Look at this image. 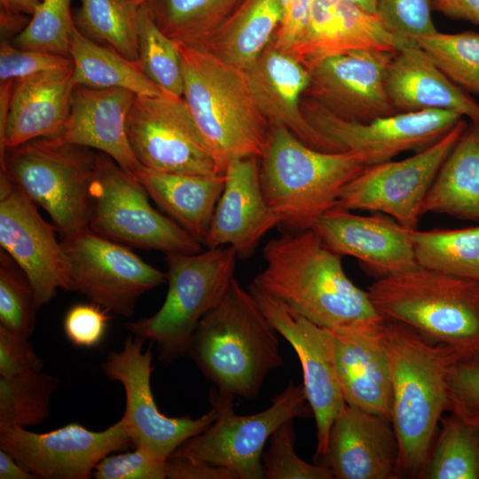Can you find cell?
Here are the masks:
<instances>
[{"label": "cell", "mask_w": 479, "mask_h": 479, "mask_svg": "<svg viewBox=\"0 0 479 479\" xmlns=\"http://www.w3.org/2000/svg\"><path fill=\"white\" fill-rule=\"evenodd\" d=\"M130 443L122 419L102 431L75 422L45 433L20 427L0 429V448L43 479H89L101 459Z\"/></svg>", "instance_id": "e0dca14e"}, {"label": "cell", "mask_w": 479, "mask_h": 479, "mask_svg": "<svg viewBox=\"0 0 479 479\" xmlns=\"http://www.w3.org/2000/svg\"><path fill=\"white\" fill-rule=\"evenodd\" d=\"M467 125L462 118L427 149L402 161L367 166L346 185L334 208L381 213L408 230L417 229L424 200Z\"/></svg>", "instance_id": "7c38bea8"}, {"label": "cell", "mask_w": 479, "mask_h": 479, "mask_svg": "<svg viewBox=\"0 0 479 479\" xmlns=\"http://www.w3.org/2000/svg\"><path fill=\"white\" fill-rule=\"evenodd\" d=\"M224 173V190L204 245L208 248L231 247L238 257L245 258L280 220L264 198L258 157L232 160Z\"/></svg>", "instance_id": "7402d4cb"}, {"label": "cell", "mask_w": 479, "mask_h": 479, "mask_svg": "<svg viewBox=\"0 0 479 479\" xmlns=\"http://www.w3.org/2000/svg\"><path fill=\"white\" fill-rule=\"evenodd\" d=\"M311 2L291 0L271 42L276 49L289 53L299 43L309 26Z\"/></svg>", "instance_id": "681fc988"}, {"label": "cell", "mask_w": 479, "mask_h": 479, "mask_svg": "<svg viewBox=\"0 0 479 479\" xmlns=\"http://www.w3.org/2000/svg\"><path fill=\"white\" fill-rule=\"evenodd\" d=\"M137 53L145 75L162 91L184 95V74L177 43L152 19L145 4L139 5L137 22Z\"/></svg>", "instance_id": "74e56055"}, {"label": "cell", "mask_w": 479, "mask_h": 479, "mask_svg": "<svg viewBox=\"0 0 479 479\" xmlns=\"http://www.w3.org/2000/svg\"><path fill=\"white\" fill-rule=\"evenodd\" d=\"M420 268L479 281V226L411 230Z\"/></svg>", "instance_id": "836d02e7"}, {"label": "cell", "mask_w": 479, "mask_h": 479, "mask_svg": "<svg viewBox=\"0 0 479 479\" xmlns=\"http://www.w3.org/2000/svg\"><path fill=\"white\" fill-rule=\"evenodd\" d=\"M41 0H0V9L32 16Z\"/></svg>", "instance_id": "11a10c76"}, {"label": "cell", "mask_w": 479, "mask_h": 479, "mask_svg": "<svg viewBox=\"0 0 479 479\" xmlns=\"http://www.w3.org/2000/svg\"><path fill=\"white\" fill-rule=\"evenodd\" d=\"M126 128L143 167L178 174L219 173L183 97L136 95Z\"/></svg>", "instance_id": "5bb4252c"}, {"label": "cell", "mask_w": 479, "mask_h": 479, "mask_svg": "<svg viewBox=\"0 0 479 479\" xmlns=\"http://www.w3.org/2000/svg\"><path fill=\"white\" fill-rule=\"evenodd\" d=\"M404 40L389 34L375 14L343 0H312L308 28L287 54L307 70L321 60L351 51L395 52Z\"/></svg>", "instance_id": "cb8c5ba5"}, {"label": "cell", "mask_w": 479, "mask_h": 479, "mask_svg": "<svg viewBox=\"0 0 479 479\" xmlns=\"http://www.w3.org/2000/svg\"><path fill=\"white\" fill-rule=\"evenodd\" d=\"M183 98L219 173L235 159L263 154L271 125L260 111L244 70L211 52L176 42Z\"/></svg>", "instance_id": "277c9868"}, {"label": "cell", "mask_w": 479, "mask_h": 479, "mask_svg": "<svg viewBox=\"0 0 479 479\" xmlns=\"http://www.w3.org/2000/svg\"><path fill=\"white\" fill-rule=\"evenodd\" d=\"M331 330L346 404L391 420V372L381 329L377 332Z\"/></svg>", "instance_id": "4316f807"}, {"label": "cell", "mask_w": 479, "mask_h": 479, "mask_svg": "<svg viewBox=\"0 0 479 479\" xmlns=\"http://www.w3.org/2000/svg\"><path fill=\"white\" fill-rule=\"evenodd\" d=\"M33 287L23 271L3 250L0 252V326L29 338L35 330Z\"/></svg>", "instance_id": "60d3db41"}, {"label": "cell", "mask_w": 479, "mask_h": 479, "mask_svg": "<svg viewBox=\"0 0 479 479\" xmlns=\"http://www.w3.org/2000/svg\"><path fill=\"white\" fill-rule=\"evenodd\" d=\"M166 478L169 479H237L229 469L208 461L171 455L166 460Z\"/></svg>", "instance_id": "f907efd6"}, {"label": "cell", "mask_w": 479, "mask_h": 479, "mask_svg": "<svg viewBox=\"0 0 479 479\" xmlns=\"http://www.w3.org/2000/svg\"><path fill=\"white\" fill-rule=\"evenodd\" d=\"M55 231L14 185L0 194L1 249L27 277L37 309L50 302L58 289L72 290L69 260Z\"/></svg>", "instance_id": "ac0fdd59"}, {"label": "cell", "mask_w": 479, "mask_h": 479, "mask_svg": "<svg viewBox=\"0 0 479 479\" xmlns=\"http://www.w3.org/2000/svg\"><path fill=\"white\" fill-rule=\"evenodd\" d=\"M89 228L123 245L169 254H194L202 244L156 210L137 179L98 152Z\"/></svg>", "instance_id": "9c48e42d"}, {"label": "cell", "mask_w": 479, "mask_h": 479, "mask_svg": "<svg viewBox=\"0 0 479 479\" xmlns=\"http://www.w3.org/2000/svg\"><path fill=\"white\" fill-rule=\"evenodd\" d=\"M216 390L222 401L217 418L172 455L196 458L227 468L237 479L264 478L263 450L272 433L289 420L312 414L303 385L289 381L267 409L245 416L235 414V397Z\"/></svg>", "instance_id": "30bf717a"}, {"label": "cell", "mask_w": 479, "mask_h": 479, "mask_svg": "<svg viewBox=\"0 0 479 479\" xmlns=\"http://www.w3.org/2000/svg\"><path fill=\"white\" fill-rule=\"evenodd\" d=\"M245 0H145L152 19L170 39L202 48Z\"/></svg>", "instance_id": "d6a6232c"}, {"label": "cell", "mask_w": 479, "mask_h": 479, "mask_svg": "<svg viewBox=\"0 0 479 479\" xmlns=\"http://www.w3.org/2000/svg\"><path fill=\"white\" fill-rule=\"evenodd\" d=\"M108 312L92 302L73 305L63 319L66 337L78 348L91 349L98 346L106 335L111 318Z\"/></svg>", "instance_id": "bcb514c9"}, {"label": "cell", "mask_w": 479, "mask_h": 479, "mask_svg": "<svg viewBox=\"0 0 479 479\" xmlns=\"http://www.w3.org/2000/svg\"><path fill=\"white\" fill-rule=\"evenodd\" d=\"M33 472L20 464L12 454L0 448V479H36Z\"/></svg>", "instance_id": "db71d44e"}, {"label": "cell", "mask_w": 479, "mask_h": 479, "mask_svg": "<svg viewBox=\"0 0 479 479\" xmlns=\"http://www.w3.org/2000/svg\"><path fill=\"white\" fill-rule=\"evenodd\" d=\"M138 7L129 0H81V5L72 12L73 20L85 37L137 61Z\"/></svg>", "instance_id": "e575fe53"}, {"label": "cell", "mask_w": 479, "mask_h": 479, "mask_svg": "<svg viewBox=\"0 0 479 479\" xmlns=\"http://www.w3.org/2000/svg\"><path fill=\"white\" fill-rule=\"evenodd\" d=\"M28 339L0 326V376L42 370L43 360Z\"/></svg>", "instance_id": "c3c4849f"}, {"label": "cell", "mask_w": 479, "mask_h": 479, "mask_svg": "<svg viewBox=\"0 0 479 479\" xmlns=\"http://www.w3.org/2000/svg\"><path fill=\"white\" fill-rule=\"evenodd\" d=\"M398 459L391 420L346 404L332 424L326 454L316 463L336 479H398Z\"/></svg>", "instance_id": "44dd1931"}, {"label": "cell", "mask_w": 479, "mask_h": 479, "mask_svg": "<svg viewBox=\"0 0 479 479\" xmlns=\"http://www.w3.org/2000/svg\"><path fill=\"white\" fill-rule=\"evenodd\" d=\"M129 1L134 3V4H137V5H141L145 2V0H129Z\"/></svg>", "instance_id": "6f0895ef"}, {"label": "cell", "mask_w": 479, "mask_h": 479, "mask_svg": "<svg viewBox=\"0 0 479 479\" xmlns=\"http://www.w3.org/2000/svg\"><path fill=\"white\" fill-rule=\"evenodd\" d=\"M245 72L255 100L271 126L285 127L314 149L338 153L302 113L301 97L310 78L298 60L271 43Z\"/></svg>", "instance_id": "d4e9b609"}, {"label": "cell", "mask_w": 479, "mask_h": 479, "mask_svg": "<svg viewBox=\"0 0 479 479\" xmlns=\"http://www.w3.org/2000/svg\"><path fill=\"white\" fill-rule=\"evenodd\" d=\"M237 258L231 247L166 255L168 292L161 307L151 317L127 322V329L155 344L163 365L187 355L200 321L221 302L234 279Z\"/></svg>", "instance_id": "52a82bcc"}, {"label": "cell", "mask_w": 479, "mask_h": 479, "mask_svg": "<svg viewBox=\"0 0 479 479\" xmlns=\"http://www.w3.org/2000/svg\"><path fill=\"white\" fill-rule=\"evenodd\" d=\"M302 110L336 152L357 153L366 167L391 161L403 152L427 149L463 118L456 111L433 109L398 113L361 123L334 114L312 98L302 101Z\"/></svg>", "instance_id": "4fadbf2b"}, {"label": "cell", "mask_w": 479, "mask_h": 479, "mask_svg": "<svg viewBox=\"0 0 479 479\" xmlns=\"http://www.w3.org/2000/svg\"><path fill=\"white\" fill-rule=\"evenodd\" d=\"M259 160L266 202L280 224L294 232L311 229L366 168L357 153L314 149L282 126H271Z\"/></svg>", "instance_id": "5b68a950"}, {"label": "cell", "mask_w": 479, "mask_h": 479, "mask_svg": "<svg viewBox=\"0 0 479 479\" xmlns=\"http://www.w3.org/2000/svg\"><path fill=\"white\" fill-rule=\"evenodd\" d=\"M59 385V378L41 371L0 376V429L42 423Z\"/></svg>", "instance_id": "8d00e7d4"}, {"label": "cell", "mask_w": 479, "mask_h": 479, "mask_svg": "<svg viewBox=\"0 0 479 479\" xmlns=\"http://www.w3.org/2000/svg\"><path fill=\"white\" fill-rule=\"evenodd\" d=\"M415 42L453 83L479 96V33L437 32Z\"/></svg>", "instance_id": "f35d334b"}, {"label": "cell", "mask_w": 479, "mask_h": 479, "mask_svg": "<svg viewBox=\"0 0 479 479\" xmlns=\"http://www.w3.org/2000/svg\"><path fill=\"white\" fill-rule=\"evenodd\" d=\"M265 266L250 283L329 329L377 332L385 319L367 291L346 275L342 255L312 230L285 233L263 247Z\"/></svg>", "instance_id": "6da1fadb"}, {"label": "cell", "mask_w": 479, "mask_h": 479, "mask_svg": "<svg viewBox=\"0 0 479 479\" xmlns=\"http://www.w3.org/2000/svg\"><path fill=\"white\" fill-rule=\"evenodd\" d=\"M282 17L278 0H245L201 49L246 71L271 44Z\"/></svg>", "instance_id": "4dcf8cb0"}, {"label": "cell", "mask_w": 479, "mask_h": 479, "mask_svg": "<svg viewBox=\"0 0 479 479\" xmlns=\"http://www.w3.org/2000/svg\"><path fill=\"white\" fill-rule=\"evenodd\" d=\"M169 218L202 245L224 190V173L190 175L141 167L135 177Z\"/></svg>", "instance_id": "f1b7e54d"}, {"label": "cell", "mask_w": 479, "mask_h": 479, "mask_svg": "<svg viewBox=\"0 0 479 479\" xmlns=\"http://www.w3.org/2000/svg\"><path fill=\"white\" fill-rule=\"evenodd\" d=\"M367 293L385 320L479 361V281L419 267L376 279Z\"/></svg>", "instance_id": "8992f818"}, {"label": "cell", "mask_w": 479, "mask_h": 479, "mask_svg": "<svg viewBox=\"0 0 479 479\" xmlns=\"http://www.w3.org/2000/svg\"><path fill=\"white\" fill-rule=\"evenodd\" d=\"M440 423L423 479H479V426L452 412Z\"/></svg>", "instance_id": "d590c367"}, {"label": "cell", "mask_w": 479, "mask_h": 479, "mask_svg": "<svg viewBox=\"0 0 479 479\" xmlns=\"http://www.w3.org/2000/svg\"><path fill=\"white\" fill-rule=\"evenodd\" d=\"M247 290L272 327L298 356L302 385L316 422L314 462H318L326 452L332 424L346 404L335 363L333 331L311 322L251 284Z\"/></svg>", "instance_id": "2e32d148"}, {"label": "cell", "mask_w": 479, "mask_h": 479, "mask_svg": "<svg viewBox=\"0 0 479 479\" xmlns=\"http://www.w3.org/2000/svg\"><path fill=\"white\" fill-rule=\"evenodd\" d=\"M69 56L74 62L72 81L75 86L121 88L145 96L164 92L145 75L137 61L91 41L75 26L71 35Z\"/></svg>", "instance_id": "1f68e13d"}, {"label": "cell", "mask_w": 479, "mask_h": 479, "mask_svg": "<svg viewBox=\"0 0 479 479\" xmlns=\"http://www.w3.org/2000/svg\"><path fill=\"white\" fill-rule=\"evenodd\" d=\"M145 340L129 335L121 350L111 351L102 371L112 381H119L125 392V421L132 443L167 460L186 440L204 431L218 416L222 401L213 389L210 410L193 419L169 417L161 412L151 388L153 354L151 347L143 349Z\"/></svg>", "instance_id": "8fae6325"}, {"label": "cell", "mask_w": 479, "mask_h": 479, "mask_svg": "<svg viewBox=\"0 0 479 479\" xmlns=\"http://www.w3.org/2000/svg\"><path fill=\"white\" fill-rule=\"evenodd\" d=\"M295 432L289 420L272 433L267 452L263 454L264 478L267 479H333L331 470L321 463L310 464L294 451Z\"/></svg>", "instance_id": "b9f144b4"}, {"label": "cell", "mask_w": 479, "mask_h": 479, "mask_svg": "<svg viewBox=\"0 0 479 479\" xmlns=\"http://www.w3.org/2000/svg\"><path fill=\"white\" fill-rule=\"evenodd\" d=\"M311 229L331 250L355 257L376 279L419 268L411 230L384 214L360 216L334 208Z\"/></svg>", "instance_id": "ffe728a7"}, {"label": "cell", "mask_w": 479, "mask_h": 479, "mask_svg": "<svg viewBox=\"0 0 479 479\" xmlns=\"http://www.w3.org/2000/svg\"><path fill=\"white\" fill-rule=\"evenodd\" d=\"M73 70L14 80L0 161L5 151L28 141L56 137L70 112Z\"/></svg>", "instance_id": "83f0119b"}, {"label": "cell", "mask_w": 479, "mask_h": 479, "mask_svg": "<svg viewBox=\"0 0 479 479\" xmlns=\"http://www.w3.org/2000/svg\"><path fill=\"white\" fill-rule=\"evenodd\" d=\"M449 412L479 426V361L459 360L449 378Z\"/></svg>", "instance_id": "7dc6e473"}, {"label": "cell", "mask_w": 479, "mask_h": 479, "mask_svg": "<svg viewBox=\"0 0 479 479\" xmlns=\"http://www.w3.org/2000/svg\"><path fill=\"white\" fill-rule=\"evenodd\" d=\"M432 0H377L375 16L399 40L416 41L437 33Z\"/></svg>", "instance_id": "7bdbcfd3"}, {"label": "cell", "mask_w": 479, "mask_h": 479, "mask_svg": "<svg viewBox=\"0 0 479 479\" xmlns=\"http://www.w3.org/2000/svg\"><path fill=\"white\" fill-rule=\"evenodd\" d=\"M73 69L74 62L71 57L36 50L20 49L9 41H1L0 82Z\"/></svg>", "instance_id": "ee69618b"}, {"label": "cell", "mask_w": 479, "mask_h": 479, "mask_svg": "<svg viewBox=\"0 0 479 479\" xmlns=\"http://www.w3.org/2000/svg\"><path fill=\"white\" fill-rule=\"evenodd\" d=\"M385 85L397 114L452 110L479 125V103L453 83L415 41L404 40L395 51Z\"/></svg>", "instance_id": "484cf974"}, {"label": "cell", "mask_w": 479, "mask_h": 479, "mask_svg": "<svg viewBox=\"0 0 479 479\" xmlns=\"http://www.w3.org/2000/svg\"><path fill=\"white\" fill-rule=\"evenodd\" d=\"M61 243L72 290L110 312L131 317L138 298L166 281V273L89 227L63 237Z\"/></svg>", "instance_id": "9a60e30c"}, {"label": "cell", "mask_w": 479, "mask_h": 479, "mask_svg": "<svg viewBox=\"0 0 479 479\" xmlns=\"http://www.w3.org/2000/svg\"><path fill=\"white\" fill-rule=\"evenodd\" d=\"M394 53L358 50L328 57L308 70L305 94L351 122L365 123L396 114L385 85Z\"/></svg>", "instance_id": "d6986e66"}, {"label": "cell", "mask_w": 479, "mask_h": 479, "mask_svg": "<svg viewBox=\"0 0 479 479\" xmlns=\"http://www.w3.org/2000/svg\"><path fill=\"white\" fill-rule=\"evenodd\" d=\"M432 10L479 27V0H432Z\"/></svg>", "instance_id": "816d5d0a"}, {"label": "cell", "mask_w": 479, "mask_h": 479, "mask_svg": "<svg viewBox=\"0 0 479 479\" xmlns=\"http://www.w3.org/2000/svg\"><path fill=\"white\" fill-rule=\"evenodd\" d=\"M136 94L121 88L75 86L69 115L56 137L59 142L98 150L133 177L142 165L127 135V115Z\"/></svg>", "instance_id": "603a6c76"}, {"label": "cell", "mask_w": 479, "mask_h": 479, "mask_svg": "<svg viewBox=\"0 0 479 479\" xmlns=\"http://www.w3.org/2000/svg\"><path fill=\"white\" fill-rule=\"evenodd\" d=\"M72 0H41L25 29L11 43L20 49L69 56L75 23Z\"/></svg>", "instance_id": "ab89813d"}, {"label": "cell", "mask_w": 479, "mask_h": 479, "mask_svg": "<svg viewBox=\"0 0 479 479\" xmlns=\"http://www.w3.org/2000/svg\"><path fill=\"white\" fill-rule=\"evenodd\" d=\"M97 161L93 149L41 137L7 149L0 165L63 238L89 227Z\"/></svg>", "instance_id": "ba28073f"}, {"label": "cell", "mask_w": 479, "mask_h": 479, "mask_svg": "<svg viewBox=\"0 0 479 479\" xmlns=\"http://www.w3.org/2000/svg\"><path fill=\"white\" fill-rule=\"evenodd\" d=\"M343 1L353 4L369 13L375 14L377 0H343Z\"/></svg>", "instance_id": "9f6ffc18"}, {"label": "cell", "mask_w": 479, "mask_h": 479, "mask_svg": "<svg viewBox=\"0 0 479 479\" xmlns=\"http://www.w3.org/2000/svg\"><path fill=\"white\" fill-rule=\"evenodd\" d=\"M96 479H164L166 460L136 447L133 452L107 455L94 468Z\"/></svg>", "instance_id": "f6af8a7d"}, {"label": "cell", "mask_w": 479, "mask_h": 479, "mask_svg": "<svg viewBox=\"0 0 479 479\" xmlns=\"http://www.w3.org/2000/svg\"><path fill=\"white\" fill-rule=\"evenodd\" d=\"M479 222V125L470 122L428 191L421 209Z\"/></svg>", "instance_id": "f546056e"}, {"label": "cell", "mask_w": 479, "mask_h": 479, "mask_svg": "<svg viewBox=\"0 0 479 479\" xmlns=\"http://www.w3.org/2000/svg\"><path fill=\"white\" fill-rule=\"evenodd\" d=\"M391 372V423L399 445L397 477L423 479L438 425L449 411V378L460 357L412 327L385 320Z\"/></svg>", "instance_id": "7a4b0ae2"}, {"label": "cell", "mask_w": 479, "mask_h": 479, "mask_svg": "<svg viewBox=\"0 0 479 479\" xmlns=\"http://www.w3.org/2000/svg\"><path fill=\"white\" fill-rule=\"evenodd\" d=\"M187 355L218 391L250 400L284 362L278 332L235 278L200 321Z\"/></svg>", "instance_id": "3957f363"}, {"label": "cell", "mask_w": 479, "mask_h": 479, "mask_svg": "<svg viewBox=\"0 0 479 479\" xmlns=\"http://www.w3.org/2000/svg\"><path fill=\"white\" fill-rule=\"evenodd\" d=\"M30 16L23 13L0 9V35L1 41L11 42L27 26Z\"/></svg>", "instance_id": "f5cc1de1"}]
</instances>
